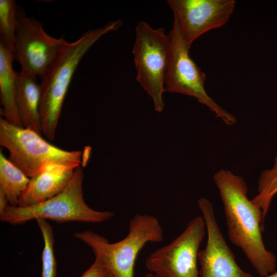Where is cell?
<instances>
[{
	"label": "cell",
	"mask_w": 277,
	"mask_h": 277,
	"mask_svg": "<svg viewBox=\"0 0 277 277\" xmlns=\"http://www.w3.org/2000/svg\"><path fill=\"white\" fill-rule=\"evenodd\" d=\"M109 277H113L111 274H110L109 275Z\"/></svg>",
	"instance_id": "obj_24"
},
{
	"label": "cell",
	"mask_w": 277,
	"mask_h": 277,
	"mask_svg": "<svg viewBox=\"0 0 277 277\" xmlns=\"http://www.w3.org/2000/svg\"><path fill=\"white\" fill-rule=\"evenodd\" d=\"M170 52L169 37L164 28L154 29L143 21L137 24L132 50L136 80L152 98L158 112L164 108L163 94Z\"/></svg>",
	"instance_id": "obj_6"
},
{
	"label": "cell",
	"mask_w": 277,
	"mask_h": 277,
	"mask_svg": "<svg viewBox=\"0 0 277 277\" xmlns=\"http://www.w3.org/2000/svg\"><path fill=\"white\" fill-rule=\"evenodd\" d=\"M42 90L36 78L21 70L17 72L16 103L23 127L42 133L40 106Z\"/></svg>",
	"instance_id": "obj_13"
},
{
	"label": "cell",
	"mask_w": 277,
	"mask_h": 277,
	"mask_svg": "<svg viewBox=\"0 0 277 277\" xmlns=\"http://www.w3.org/2000/svg\"><path fill=\"white\" fill-rule=\"evenodd\" d=\"M30 179L12 164L0 151V189L9 205L17 206L19 198L26 188Z\"/></svg>",
	"instance_id": "obj_15"
},
{
	"label": "cell",
	"mask_w": 277,
	"mask_h": 277,
	"mask_svg": "<svg viewBox=\"0 0 277 277\" xmlns=\"http://www.w3.org/2000/svg\"><path fill=\"white\" fill-rule=\"evenodd\" d=\"M197 205L207 232L206 245L198 253L200 277H254L236 263L220 231L212 203L202 197L198 200Z\"/></svg>",
	"instance_id": "obj_11"
},
{
	"label": "cell",
	"mask_w": 277,
	"mask_h": 277,
	"mask_svg": "<svg viewBox=\"0 0 277 277\" xmlns=\"http://www.w3.org/2000/svg\"><path fill=\"white\" fill-rule=\"evenodd\" d=\"M17 6L14 0L0 1V44L14 54Z\"/></svg>",
	"instance_id": "obj_17"
},
{
	"label": "cell",
	"mask_w": 277,
	"mask_h": 277,
	"mask_svg": "<svg viewBox=\"0 0 277 277\" xmlns=\"http://www.w3.org/2000/svg\"><path fill=\"white\" fill-rule=\"evenodd\" d=\"M91 148L89 146L85 147L82 151V161L81 166L83 167L85 166L89 159Z\"/></svg>",
	"instance_id": "obj_21"
},
{
	"label": "cell",
	"mask_w": 277,
	"mask_h": 277,
	"mask_svg": "<svg viewBox=\"0 0 277 277\" xmlns=\"http://www.w3.org/2000/svg\"><path fill=\"white\" fill-rule=\"evenodd\" d=\"M87 245L113 277H134V266L140 251L149 242L163 239V230L155 216L136 213L129 222L128 232L122 240L111 243L91 231L74 233Z\"/></svg>",
	"instance_id": "obj_3"
},
{
	"label": "cell",
	"mask_w": 277,
	"mask_h": 277,
	"mask_svg": "<svg viewBox=\"0 0 277 277\" xmlns=\"http://www.w3.org/2000/svg\"><path fill=\"white\" fill-rule=\"evenodd\" d=\"M122 24L120 20L110 22L103 27L86 31L73 42H67L41 78L40 113L42 133L49 141H52L55 138L63 105L81 60L102 36L116 30Z\"/></svg>",
	"instance_id": "obj_2"
},
{
	"label": "cell",
	"mask_w": 277,
	"mask_h": 277,
	"mask_svg": "<svg viewBox=\"0 0 277 277\" xmlns=\"http://www.w3.org/2000/svg\"><path fill=\"white\" fill-rule=\"evenodd\" d=\"M44 241L42 255V277H56V263L54 254V235L50 224L45 220H36Z\"/></svg>",
	"instance_id": "obj_18"
},
{
	"label": "cell",
	"mask_w": 277,
	"mask_h": 277,
	"mask_svg": "<svg viewBox=\"0 0 277 277\" xmlns=\"http://www.w3.org/2000/svg\"><path fill=\"white\" fill-rule=\"evenodd\" d=\"M75 169L55 163H48L30 181L21 195L18 206L35 205L53 197L67 186Z\"/></svg>",
	"instance_id": "obj_12"
},
{
	"label": "cell",
	"mask_w": 277,
	"mask_h": 277,
	"mask_svg": "<svg viewBox=\"0 0 277 277\" xmlns=\"http://www.w3.org/2000/svg\"><path fill=\"white\" fill-rule=\"evenodd\" d=\"M8 200L2 189H0V214H1L9 205Z\"/></svg>",
	"instance_id": "obj_20"
},
{
	"label": "cell",
	"mask_w": 277,
	"mask_h": 277,
	"mask_svg": "<svg viewBox=\"0 0 277 277\" xmlns=\"http://www.w3.org/2000/svg\"><path fill=\"white\" fill-rule=\"evenodd\" d=\"M144 277H155L152 273L148 272L146 274Z\"/></svg>",
	"instance_id": "obj_23"
},
{
	"label": "cell",
	"mask_w": 277,
	"mask_h": 277,
	"mask_svg": "<svg viewBox=\"0 0 277 277\" xmlns=\"http://www.w3.org/2000/svg\"><path fill=\"white\" fill-rule=\"evenodd\" d=\"M213 179L223 204L231 243L242 250L260 276L273 272L276 260L264 243L262 211L248 199L245 181L241 176L224 169L217 171Z\"/></svg>",
	"instance_id": "obj_1"
},
{
	"label": "cell",
	"mask_w": 277,
	"mask_h": 277,
	"mask_svg": "<svg viewBox=\"0 0 277 277\" xmlns=\"http://www.w3.org/2000/svg\"><path fill=\"white\" fill-rule=\"evenodd\" d=\"M14 54L0 44V94L2 114L8 121L23 127L16 103L17 72L13 68Z\"/></svg>",
	"instance_id": "obj_14"
},
{
	"label": "cell",
	"mask_w": 277,
	"mask_h": 277,
	"mask_svg": "<svg viewBox=\"0 0 277 277\" xmlns=\"http://www.w3.org/2000/svg\"><path fill=\"white\" fill-rule=\"evenodd\" d=\"M258 194L251 201L259 207L265 219L272 200L277 194V154L273 167L261 172L258 180Z\"/></svg>",
	"instance_id": "obj_16"
},
{
	"label": "cell",
	"mask_w": 277,
	"mask_h": 277,
	"mask_svg": "<svg viewBox=\"0 0 277 277\" xmlns=\"http://www.w3.org/2000/svg\"><path fill=\"white\" fill-rule=\"evenodd\" d=\"M187 44L204 33L225 25L234 7V0H168Z\"/></svg>",
	"instance_id": "obj_10"
},
{
	"label": "cell",
	"mask_w": 277,
	"mask_h": 277,
	"mask_svg": "<svg viewBox=\"0 0 277 277\" xmlns=\"http://www.w3.org/2000/svg\"><path fill=\"white\" fill-rule=\"evenodd\" d=\"M14 58L21 70L41 78L55 61L67 42L63 36L54 37L45 31L41 23L28 17L17 6Z\"/></svg>",
	"instance_id": "obj_9"
},
{
	"label": "cell",
	"mask_w": 277,
	"mask_h": 277,
	"mask_svg": "<svg viewBox=\"0 0 277 277\" xmlns=\"http://www.w3.org/2000/svg\"><path fill=\"white\" fill-rule=\"evenodd\" d=\"M264 277H277V271H275L273 272Z\"/></svg>",
	"instance_id": "obj_22"
},
{
	"label": "cell",
	"mask_w": 277,
	"mask_h": 277,
	"mask_svg": "<svg viewBox=\"0 0 277 277\" xmlns=\"http://www.w3.org/2000/svg\"><path fill=\"white\" fill-rule=\"evenodd\" d=\"M84 172L80 165L66 188L60 193L42 203L20 207L8 205L0 214L2 222L16 225L32 220H51L62 223L76 221L99 223L113 217L110 211H100L89 207L83 197Z\"/></svg>",
	"instance_id": "obj_4"
},
{
	"label": "cell",
	"mask_w": 277,
	"mask_h": 277,
	"mask_svg": "<svg viewBox=\"0 0 277 277\" xmlns=\"http://www.w3.org/2000/svg\"><path fill=\"white\" fill-rule=\"evenodd\" d=\"M206 229L203 216L192 219L175 239L147 257L149 272L155 277H199L198 253Z\"/></svg>",
	"instance_id": "obj_8"
},
{
	"label": "cell",
	"mask_w": 277,
	"mask_h": 277,
	"mask_svg": "<svg viewBox=\"0 0 277 277\" xmlns=\"http://www.w3.org/2000/svg\"><path fill=\"white\" fill-rule=\"evenodd\" d=\"M110 273L101 260L95 257L90 267L86 270L81 277H109Z\"/></svg>",
	"instance_id": "obj_19"
},
{
	"label": "cell",
	"mask_w": 277,
	"mask_h": 277,
	"mask_svg": "<svg viewBox=\"0 0 277 277\" xmlns=\"http://www.w3.org/2000/svg\"><path fill=\"white\" fill-rule=\"evenodd\" d=\"M0 145L8 150V160L30 178L48 163L74 169L81 164L82 151L62 149L36 132L15 125L2 117Z\"/></svg>",
	"instance_id": "obj_5"
},
{
	"label": "cell",
	"mask_w": 277,
	"mask_h": 277,
	"mask_svg": "<svg viewBox=\"0 0 277 277\" xmlns=\"http://www.w3.org/2000/svg\"><path fill=\"white\" fill-rule=\"evenodd\" d=\"M168 35L171 52L165 78V91L194 97L225 124H234L235 117L221 108L207 94L204 87L205 74L190 57V47L184 40L179 24L174 17Z\"/></svg>",
	"instance_id": "obj_7"
}]
</instances>
